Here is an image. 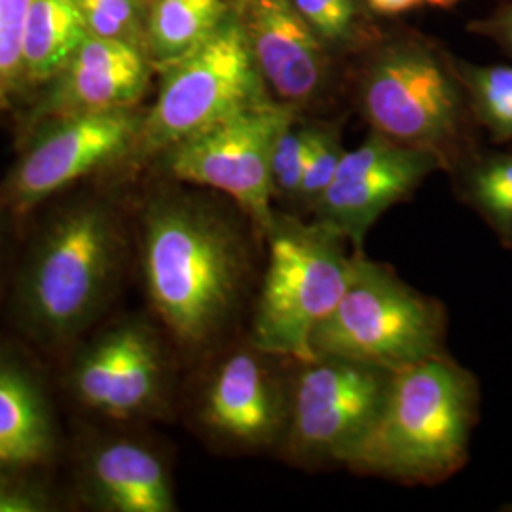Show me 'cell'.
<instances>
[{
    "label": "cell",
    "mask_w": 512,
    "mask_h": 512,
    "mask_svg": "<svg viewBox=\"0 0 512 512\" xmlns=\"http://www.w3.org/2000/svg\"><path fill=\"white\" fill-rule=\"evenodd\" d=\"M448 315L437 298L355 251L348 289L315 330V357H340L397 372L446 351Z\"/></svg>",
    "instance_id": "7"
},
{
    "label": "cell",
    "mask_w": 512,
    "mask_h": 512,
    "mask_svg": "<svg viewBox=\"0 0 512 512\" xmlns=\"http://www.w3.org/2000/svg\"><path fill=\"white\" fill-rule=\"evenodd\" d=\"M126 256L122 220L107 200L69 205L38 236L19 277L18 310L42 344L61 346L109 306Z\"/></svg>",
    "instance_id": "4"
},
{
    "label": "cell",
    "mask_w": 512,
    "mask_h": 512,
    "mask_svg": "<svg viewBox=\"0 0 512 512\" xmlns=\"http://www.w3.org/2000/svg\"><path fill=\"white\" fill-rule=\"evenodd\" d=\"M315 126L317 120H306L304 116H298L275 139L272 150L274 198L296 202L310 158Z\"/></svg>",
    "instance_id": "25"
},
{
    "label": "cell",
    "mask_w": 512,
    "mask_h": 512,
    "mask_svg": "<svg viewBox=\"0 0 512 512\" xmlns=\"http://www.w3.org/2000/svg\"><path fill=\"white\" fill-rule=\"evenodd\" d=\"M71 385L80 403L103 416L128 420L152 414L167 389V357L158 332L143 321L105 330L76 359Z\"/></svg>",
    "instance_id": "14"
},
{
    "label": "cell",
    "mask_w": 512,
    "mask_h": 512,
    "mask_svg": "<svg viewBox=\"0 0 512 512\" xmlns=\"http://www.w3.org/2000/svg\"><path fill=\"white\" fill-rule=\"evenodd\" d=\"M275 359L247 342L213 366L198 406V420L213 439L243 452L279 448L289 416V382Z\"/></svg>",
    "instance_id": "12"
},
{
    "label": "cell",
    "mask_w": 512,
    "mask_h": 512,
    "mask_svg": "<svg viewBox=\"0 0 512 512\" xmlns=\"http://www.w3.org/2000/svg\"><path fill=\"white\" fill-rule=\"evenodd\" d=\"M55 448L52 410L33 374L0 359V484L46 463Z\"/></svg>",
    "instance_id": "17"
},
{
    "label": "cell",
    "mask_w": 512,
    "mask_h": 512,
    "mask_svg": "<svg viewBox=\"0 0 512 512\" xmlns=\"http://www.w3.org/2000/svg\"><path fill=\"white\" fill-rule=\"evenodd\" d=\"M156 74L160 78L156 101L145 110L128 169L154 164L167 148L184 139L275 101L234 4L211 37Z\"/></svg>",
    "instance_id": "6"
},
{
    "label": "cell",
    "mask_w": 512,
    "mask_h": 512,
    "mask_svg": "<svg viewBox=\"0 0 512 512\" xmlns=\"http://www.w3.org/2000/svg\"><path fill=\"white\" fill-rule=\"evenodd\" d=\"M145 109L54 118L23 135L21 154L0 183V211L23 217L93 173L128 164Z\"/></svg>",
    "instance_id": "10"
},
{
    "label": "cell",
    "mask_w": 512,
    "mask_h": 512,
    "mask_svg": "<svg viewBox=\"0 0 512 512\" xmlns=\"http://www.w3.org/2000/svg\"><path fill=\"white\" fill-rule=\"evenodd\" d=\"M456 69L480 131H486L495 145L511 143V65H475L456 57Z\"/></svg>",
    "instance_id": "21"
},
{
    "label": "cell",
    "mask_w": 512,
    "mask_h": 512,
    "mask_svg": "<svg viewBox=\"0 0 512 512\" xmlns=\"http://www.w3.org/2000/svg\"><path fill=\"white\" fill-rule=\"evenodd\" d=\"M376 16H401L418 8L423 0H365Z\"/></svg>",
    "instance_id": "29"
},
{
    "label": "cell",
    "mask_w": 512,
    "mask_h": 512,
    "mask_svg": "<svg viewBox=\"0 0 512 512\" xmlns=\"http://www.w3.org/2000/svg\"><path fill=\"white\" fill-rule=\"evenodd\" d=\"M459 198L512 249V152L478 150L454 173Z\"/></svg>",
    "instance_id": "20"
},
{
    "label": "cell",
    "mask_w": 512,
    "mask_h": 512,
    "mask_svg": "<svg viewBox=\"0 0 512 512\" xmlns=\"http://www.w3.org/2000/svg\"><path fill=\"white\" fill-rule=\"evenodd\" d=\"M141 266L148 302L181 348H213L238 319L253 281L239 219L209 198L167 190L141 215Z\"/></svg>",
    "instance_id": "1"
},
{
    "label": "cell",
    "mask_w": 512,
    "mask_h": 512,
    "mask_svg": "<svg viewBox=\"0 0 512 512\" xmlns=\"http://www.w3.org/2000/svg\"><path fill=\"white\" fill-rule=\"evenodd\" d=\"M344 154L346 148L342 145V124L336 120H317L310 158L294 203L310 211L311 205L332 181Z\"/></svg>",
    "instance_id": "26"
},
{
    "label": "cell",
    "mask_w": 512,
    "mask_h": 512,
    "mask_svg": "<svg viewBox=\"0 0 512 512\" xmlns=\"http://www.w3.org/2000/svg\"><path fill=\"white\" fill-rule=\"evenodd\" d=\"M232 12V0H150L147 54L158 71L211 37Z\"/></svg>",
    "instance_id": "19"
},
{
    "label": "cell",
    "mask_w": 512,
    "mask_h": 512,
    "mask_svg": "<svg viewBox=\"0 0 512 512\" xmlns=\"http://www.w3.org/2000/svg\"><path fill=\"white\" fill-rule=\"evenodd\" d=\"M232 4L275 101L300 114L325 103L338 82V55L311 29L294 0Z\"/></svg>",
    "instance_id": "13"
},
{
    "label": "cell",
    "mask_w": 512,
    "mask_h": 512,
    "mask_svg": "<svg viewBox=\"0 0 512 512\" xmlns=\"http://www.w3.org/2000/svg\"><path fill=\"white\" fill-rule=\"evenodd\" d=\"M95 37L120 40L147 52L150 0H73Z\"/></svg>",
    "instance_id": "23"
},
{
    "label": "cell",
    "mask_w": 512,
    "mask_h": 512,
    "mask_svg": "<svg viewBox=\"0 0 512 512\" xmlns=\"http://www.w3.org/2000/svg\"><path fill=\"white\" fill-rule=\"evenodd\" d=\"M156 69L145 50L88 35L54 78L38 90L23 135L54 118L141 107Z\"/></svg>",
    "instance_id": "15"
},
{
    "label": "cell",
    "mask_w": 512,
    "mask_h": 512,
    "mask_svg": "<svg viewBox=\"0 0 512 512\" xmlns=\"http://www.w3.org/2000/svg\"><path fill=\"white\" fill-rule=\"evenodd\" d=\"M355 55L353 99L370 131L431 154L450 175L480 150L456 57L435 38L395 29Z\"/></svg>",
    "instance_id": "2"
},
{
    "label": "cell",
    "mask_w": 512,
    "mask_h": 512,
    "mask_svg": "<svg viewBox=\"0 0 512 512\" xmlns=\"http://www.w3.org/2000/svg\"><path fill=\"white\" fill-rule=\"evenodd\" d=\"M480 384L448 353L391 374L384 404L346 467L406 486H435L465 467Z\"/></svg>",
    "instance_id": "3"
},
{
    "label": "cell",
    "mask_w": 512,
    "mask_h": 512,
    "mask_svg": "<svg viewBox=\"0 0 512 512\" xmlns=\"http://www.w3.org/2000/svg\"><path fill=\"white\" fill-rule=\"evenodd\" d=\"M84 486L93 505L110 512H173L171 476L162 458L135 440H110L86 459Z\"/></svg>",
    "instance_id": "16"
},
{
    "label": "cell",
    "mask_w": 512,
    "mask_h": 512,
    "mask_svg": "<svg viewBox=\"0 0 512 512\" xmlns=\"http://www.w3.org/2000/svg\"><path fill=\"white\" fill-rule=\"evenodd\" d=\"M300 14L334 54H359L380 35L365 0H294Z\"/></svg>",
    "instance_id": "22"
},
{
    "label": "cell",
    "mask_w": 512,
    "mask_h": 512,
    "mask_svg": "<svg viewBox=\"0 0 512 512\" xmlns=\"http://www.w3.org/2000/svg\"><path fill=\"white\" fill-rule=\"evenodd\" d=\"M467 31L488 38L503 54L512 57V0L501 2L494 12L467 23Z\"/></svg>",
    "instance_id": "27"
},
{
    "label": "cell",
    "mask_w": 512,
    "mask_h": 512,
    "mask_svg": "<svg viewBox=\"0 0 512 512\" xmlns=\"http://www.w3.org/2000/svg\"><path fill=\"white\" fill-rule=\"evenodd\" d=\"M437 171L440 164L431 154L370 131L359 147L346 150L329 186L311 205V219L329 224L355 251H363L380 217Z\"/></svg>",
    "instance_id": "11"
},
{
    "label": "cell",
    "mask_w": 512,
    "mask_h": 512,
    "mask_svg": "<svg viewBox=\"0 0 512 512\" xmlns=\"http://www.w3.org/2000/svg\"><path fill=\"white\" fill-rule=\"evenodd\" d=\"M296 365L279 454L304 469L346 467L384 404L393 372L340 357Z\"/></svg>",
    "instance_id": "8"
},
{
    "label": "cell",
    "mask_w": 512,
    "mask_h": 512,
    "mask_svg": "<svg viewBox=\"0 0 512 512\" xmlns=\"http://www.w3.org/2000/svg\"><path fill=\"white\" fill-rule=\"evenodd\" d=\"M88 35L90 29L73 0H31L23 37L27 92L46 86Z\"/></svg>",
    "instance_id": "18"
},
{
    "label": "cell",
    "mask_w": 512,
    "mask_h": 512,
    "mask_svg": "<svg viewBox=\"0 0 512 512\" xmlns=\"http://www.w3.org/2000/svg\"><path fill=\"white\" fill-rule=\"evenodd\" d=\"M31 0H0V114L14 109L27 93L23 37Z\"/></svg>",
    "instance_id": "24"
},
{
    "label": "cell",
    "mask_w": 512,
    "mask_h": 512,
    "mask_svg": "<svg viewBox=\"0 0 512 512\" xmlns=\"http://www.w3.org/2000/svg\"><path fill=\"white\" fill-rule=\"evenodd\" d=\"M298 110L270 101L167 148L154 164L177 183L202 186L230 198L258 238L275 217L272 150Z\"/></svg>",
    "instance_id": "9"
},
{
    "label": "cell",
    "mask_w": 512,
    "mask_h": 512,
    "mask_svg": "<svg viewBox=\"0 0 512 512\" xmlns=\"http://www.w3.org/2000/svg\"><path fill=\"white\" fill-rule=\"evenodd\" d=\"M435 8H452L454 4H458L459 0H423Z\"/></svg>",
    "instance_id": "30"
},
{
    "label": "cell",
    "mask_w": 512,
    "mask_h": 512,
    "mask_svg": "<svg viewBox=\"0 0 512 512\" xmlns=\"http://www.w3.org/2000/svg\"><path fill=\"white\" fill-rule=\"evenodd\" d=\"M262 241L266 266L249 342L294 363L311 361V338L348 289L355 249L329 224L279 211Z\"/></svg>",
    "instance_id": "5"
},
{
    "label": "cell",
    "mask_w": 512,
    "mask_h": 512,
    "mask_svg": "<svg viewBox=\"0 0 512 512\" xmlns=\"http://www.w3.org/2000/svg\"><path fill=\"white\" fill-rule=\"evenodd\" d=\"M46 509V501L33 490L14 482L0 484V512H38Z\"/></svg>",
    "instance_id": "28"
}]
</instances>
